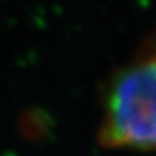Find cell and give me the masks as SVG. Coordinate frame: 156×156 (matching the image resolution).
I'll use <instances>...</instances> for the list:
<instances>
[{"label":"cell","instance_id":"6da1fadb","mask_svg":"<svg viewBox=\"0 0 156 156\" xmlns=\"http://www.w3.org/2000/svg\"><path fill=\"white\" fill-rule=\"evenodd\" d=\"M98 140L106 148L156 151V37L110 78Z\"/></svg>","mask_w":156,"mask_h":156}]
</instances>
